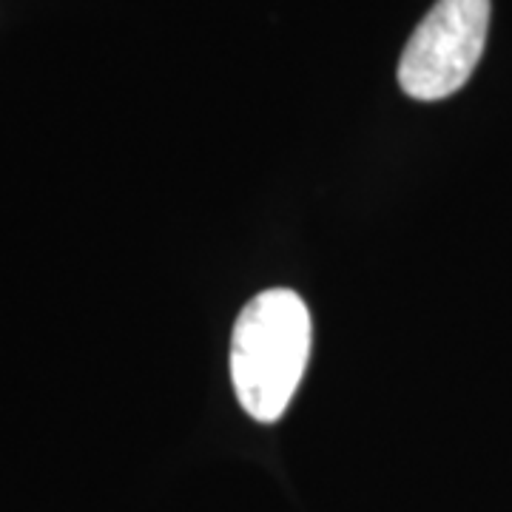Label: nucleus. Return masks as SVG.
I'll return each instance as SVG.
<instances>
[{
    "instance_id": "obj_1",
    "label": "nucleus",
    "mask_w": 512,
    "mask_h": 512,
    "mask_svg": "<svg viewBox=\"0 0 512 512\" xmlns=\"http://www.w3.org/2000/svg\"><path fill=\"white\" fill-rule=\"evenodd\" d=\"M311 333L299 293L274 288L242 308L231 336V379L251 419L274 424L285 416L311 359Z\"/></svg>"
},
{
    "instance_id": "obj_2",
    "label": "nucleus",
    "mask_w": 512,
    "mask_h": 512,
    "mask_svg": "<svg viewBox=\"0 0 512 512\" xmlns=\"http://www.w3.org/2000/svg\"><path fill=\"white\" fill-rule=\"evenodd\" d=\"M490 0H436L407 40L399 83L413 100H444L456 94L484 55Z\"/></svg>"
}]
</instances>
